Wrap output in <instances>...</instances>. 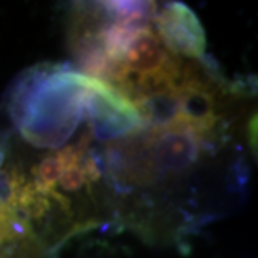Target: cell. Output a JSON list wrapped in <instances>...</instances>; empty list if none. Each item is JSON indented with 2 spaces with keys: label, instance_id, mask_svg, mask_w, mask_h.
Masks as SVG:
<instances>
[{
  "label": "cell",
  "instance_id": "6da1fadb",
  "mask_svg": "<svg viewBox=\"0 0 258 258\" xmlns=\"http://www.w3.org/2000/svg\"><path fill=\"white\" fill-rule=\"evenodd\" d=\"M95 78L62 64L29 69L15 83L9 113L28 144L62 148L89 118Z\"/></svg>",
  "mask_w": 258,
  "mask_h": 258
},
{
  "label": "cell",
  "instance_id": "7a4b0ae2",
  "mask_svg": "<svg viewBox=\"0 0 258 258\" xmlns=\"http://www.w3.org/2000/svg\"><path fill=\"white\" fill-rule=\"evenodd\" d=\"M154 32L168 52L176 57L204 60L207 36L200 19L179 2L155 3L152 12Z\"/></svg>",
  "mask_w": 258,
  "mask_h": 258
},
{
  "label": "cell",
  "instance_id": "3957f363",
  "mask_svg": "<svg viewBox=\"0 0 258 258\" xmlns=\"http://www.w3.org/2000/svg\"><path fill=\"white\" fill-rule=\"evenodd\" d=\"M248 142L254 157H257V116L251 118L248 123Z\"/></svg>",
  "mask_w": 258,
  "mask_h": 258
}]
</instances>
